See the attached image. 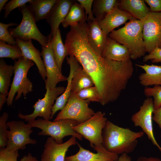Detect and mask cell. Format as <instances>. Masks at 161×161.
I'll list each match as a JSON object with an SVG mask.
<instances>
[{"instance_id":"obj_10","label":"cell","mask_w":161,"mask_h":161,"mask_svg":"<svg viewBox=\"0 0 161 161\" xmlns=\"http://www.w3.org/2000/svg\"><path fill=\"white\" fill-rule=\"evenodd\" d=\"M7 124L10 129L8 131V142L6 147L8 150H24L27 144H36V140L30 137L33 131L28 124L21 120H12L7 122Z\"/></svg>"},{"instance_id":"obj_32","label":"cell","mask_w":161,"mask_h":161,"mask_svg":"<svg viewBox=\"0 0 161 161\" xmlns=\"http://www.w3.org/2000/svg\"><path fill=\"white\" fill-rule=\"evenodd\" d=\"M76 94L83 100H88L90 101L99 103L100 101V95L97 89L95 86L85 89Z\"/></svg>"},{"instance_id":"obj_6","label":"cell","mask_w":161,"mask_h":161,"mask_svg":"<svg viewBox=\"0 0 161 161\" xmlns=\"http://www.w3.org/2000/svg\"><path fill=\"white\" fill-rule=\"evenodd\" d=\"M18 9L22 14V20L16 27L8 29L10 34L15 38L24 41L34 39L42 46L47 45L49 37L44 35L39 31L29 6L26 4Z\"/></svg>"},{"instance_id":"obj_9","label":"cell","mask_w":161,"mask_h":161,"mask_svg":"<svg viewBox=\"0 0 161 161\" xmlns=\"http://www.w3.org/2000/svg\"><path fill=\"white\" fill-rule=\"evenodd\" d=\"M90 101L83 100L76 94H71L63 109L57 115L53 121L63 119H70L82 123L91 117L95 113L89 106Z\"/></svg>"},{"instance_id":"obj_17","label":"cell","mask_w":161,"mask_h":161,"mask_svg":"<svg viewBox=\"0 0 161 161\" xmlns=\"http://www.w3.org/2000/svg\"><path fill=\"white\" fill-rule=\"evenodd\" d=\"M86 32L90 46L96 53L101 55L107 43L108 36L100 28L96 19L88 22Z\"/></svg>"},{"instance_id":"obj_21","label":"cell","mask_w":161,"mask_h":161,"mask_svg":"<svg viewBox=\"0 0 161 161\" xmlns=\"http://www.w3.org/2000/svg\"><path fill=\"white\" fill-rule=\"evenodd\" d=\"M101 56L108 59L118 62H124L130 59V52L127 47L109 36Z\"/></svg>"},{"instance_id":"obj_37","label":"cell","mask_w":161,"mask_h":161,"mask_svg":"<svg viewBox=\"0 0 161 161\" xmlns=\"http://www.w3.org/2000/svg\"><path fill=\"white\" fill-rule=\"evenodd\" d=\"M76 1L84 8L88 22L95 19L93 16L92 8L93 0H77Z\"/></svg>"},{"instance_id":"obj_42","label":"cell","mask_w":161,"mask_h":161,"mask_svg":"<svg viewBox=\"0 0 161 161\" xmlns=\"http://www.w3.org/2000/svg\"><path fill=\"white\" fill-rule=\"evenodd\" d=\"M20 161H40L36 157L33 156L30 153L27 155L24 156L20 160Z\"/></svg>"},{"instance_id":"obj_7","label":"cell","mask_w":161,"mask_h":161,"mask_svg":"<svg viewBox=\"0 0 161 161\" xmlns=\"http://www.w3.org/2000/svg\"><path fill=\"white\" fill-rule=\"evenodd\" d=\"M105 113L95 112L90 118L73 127V129L89 142L94 150L103 145L102 132L107 120Z\"/></svg>"},{"instance_id":"obj_16","label":"cell","mask_w":161,"mask_h":161,"mask_svg":"<svg viewBox=\"0 0 161 161\" xmlns=\"http://www.w3.org/2000/svg\"><path fill=\"white\" fill-rule=\"evenodd\" d=\"M75 0H58L46 20L51 28L49 35L51 37L55 35L60 24L67 16Z\"/></svg>"},{"instance_id":"obj_12","label":"cell","mask_w":161,"mask_h":161,"mask_svg":"<svg viewBox=\"0 0 161 161\" xmlns=\"http://www.w3.org/2000/svg\"><path fill=\"white\" fill-rule=\"evenodd\" d=\"M154 109L153 99L147 97L140 106L139 111L132 116L131 120L135 126L141 128L148 139L161 152V147L157 141L153 132L152 115Z\"/></svg>"},{"instance_id":"obj_34","label":"cell","mask_w":161,"mask_h":161,"mask_svg":"<svg viewBox=\"0 0 161 161\" xmlns=\"http://www.w3.org/2000/svg\"><path fill=\"white\" fill-rule=\"evenodd\" d=\"M15 23L10 22L7 24L0 22V40L13 45H17L15 39L10 33L8 28L10 26H18Z\"/></svg>"},{"instance_id":"obj_22","label":"cell","mask_w":161,"mask_h":161,"mask_svg":"<svg viewBox=\"0 0 161 161\" xmlns=\"http://www.w3.org/2000/svg\"><path fill=\"white\" fill-rule=\"evenodd\" d=\"M118 7L142 22L151 12L143 0H120Z\"/></svg>"},{"instance_id":"obj_15","label":"cell","mask_w":161,"mask_h":161,"mask_svg":"<svg viewBox=\"0 0 161 161\" xmlns=\"http://www.w3.org/2000/svg\"><path fill=\"white\" fill-rule=\"evenodd\" d=\"M78 151L75 154L66 157L65 161H114L117 160L118 155L107 151L103 145L95 148L96 153L83 148L79 144Z\"/></svg>"},{"instance_id":"obj_1","label":"cell","mask_w":161,"mask_h":161,"mask_svg":"<svg viewBox=\"0 0 161 161\" xmlns=\"http://www.w3.org/2000/svg\"><path fill=\"white\" fill-rule=\"evenodd\" d=\"M87 23L70 26L65 45L69 55L74 56L92 79L104 106L116 100L126 87L134 70L131 59L124 62L110 60L96 53L87 38Z\"/></svg>"},{"instance_id":"obj_4","label":"cell","mask_w":161,"mask_h":161,"mask_svg":"<svg viewBox=\"0 0 161 161\" xmlns=\"http://www.w3.org/2000/svg\"><path fill=\"white\" fill-rule=\"evenodd\" d=\"M79 123L76 121L70 119L51 121L42 119L35 120L27 123L32 127L41 130L38 133V135L49 136L59 144L63 143V138L68 136L75 137L80 140H82L83 137L73 128Z\"/></svg>"},{"instance_id":"obj_46","label":"cell","mask_w":161,"mask_h":161,"mask_svg":"<svg viewBox=\"0 0 161 161\" xmlns=\"http://www.w3.org/2000/svg\"><path fill=\"white\" fill-rule=\"evenodd\" d=\"M117 160H114V161H117Z\"/></svg>"},{"instance_id":"obj_5","label":"cell","mask_w":161,"mask_h":161,"mask_svg":"<svg viewBox=\"0 0 161 161\" xmlns=\"http://www.w3.org/2000/svg\"><path fill=\"white\" fill-rule=\"evenodd\" d=\"M34 65L31 60L23 57L15 61L14 76L7 97V104L12 106L15 94V100L20 99L22 95L25 97L27 94L33 90L32 83L27 77L28 72Z\"/></svg>"},{"instance_id":"obj_43","label":"cell","mask_w":161,"mask_h":161,"mask_svg":"<svg viewBox=\"0 0 161 161\" xmlns=\"http://www.w3.org/2000/svg\"><path fill=\"white\" fill-rule=\"evenodd\" d=\"M117 161H132L131 157L126 153H123L119 156Z\"/></svg>"},{"instance_id":"obj_14","label":"cell","mask_w":161,"mask_h":161,"mask_svg":"<svg viewBox=\"0 0 161 161\" xmlns=\"http://www.w3.org/2000/svg\"><path fill=\"white\" fill-rule=\"evenodd\" d=\"M76 138L72 136L66 142L59 144L52 137H49L44 144L41 161H65L68 148L77 144Z\"/></svg>"},{"instance_id":"obj_29","label":"cell","mask_w":161,"mask_h":161,"mask_svg":"<svg viewBox=\"0 0 161 161\" xmlns=\"http://www.w3.org/2000/svg\"><path fill=\"white\" fill-rule=\"evenodd\" d=\"M14 67L8 65L2 58L0 60V93L8 96L11 86V78L14 73Z\"/></svg>"},{"instance_id":"obj_24","label":"cell","mask_w":161,"mask_h":161,"mask_svg":"<svg viewBox=\"0 0 161 161\" xmlns=\"http://www.w3.org/2000/svg\"><path fill=\"white\" fill-rule=\"evenodd\" d=\"M58 0H31L29 2L35 22L46 19Z\"/></svg>"},{"instance_id":"obj_25","label":"cell","mask_w":161,"mask_h":161,"mask_svg":"<svg viewBox=\"0 0 161 161\" xmlns=\"http://www.w3.org/2000/svg\"><path fill=\"white\" fill-rule=\"evenodd\" d=\"M48 36L49 42L52 50L55 61L60 71L62 72L63 63L65 58L69 55L67 48L62 42L59 28L54 37H51L49 34Z\"/></svg>"},{"instance_id":"obj_19","label":"cell","mask_w":161,"mask_h":161,"mask_svg":"<svg viewBox=\"0 0 161 161\" xmlns=\"http://www.w3.org/2000/svg\"><path fill=\"white\" fill-rule=\"evenodd\" d=\"M67 64L70 67V72L67 78V84L64 93L59 96L56 100L52 109L51 119L58 111L62 110L66 105L71 94L72 81L74 73L80 66V64L76 58L70 55L66 58Z\"/></svg>"},{"instance_id":"obj_45","label":"cell","mask_w":161,"mask_h":161,"mask_svg":"<svg viewBox=\"0 0 161 161\" xmlns=\"http://www.w3.org/2000/svg\"><path fill=\"white\" fill-rule=\"evenodd\" d=\"M8 1V0H0V13L3 9L4 7L6 5V3Z\"/></svg>"},{"instance_id":"obj_28","label":"cell","mask_w":161,"mask_h":161,"mask_svg":"<svg viewBox=\"0 0 161 161\" xmlns=\"http://www.w3.org/2000/svg\"><path fill=\"white\" fill-rule=\"evenodd\" d=\"M120 0H94L92 10L97 21L103 19L109 13L118 7Z\"/></svg>"},{"instance_id":"obj_11","label":"cell","mask_w":161,"mask_h":161,"mask_svg":"<svg viewBox=\"0 0 161 161\" xmlns=\"http://www.w3.org/2000/svg\"><path fill=\"white\" fill-rule=\"evenodd\" d=\"M142 22L146 52L149 53L156 47L161 48V12H150Z\"/></svg>"},{"instance_id":"obj_18","label":"cell","mask_w":161,"mask_h":161,"mask_svg":"<svg viewBox=\"0 0 161 161\" xmlns=\"http://www.w3.org/2000/svg\"><path fill=\"white\" fill-rule=\"evenodd\" d=\"M135 18L126 12L118 8L108 13L103 19L97 21L99 26L108 35L114 29Z\"/></svg>"},{"instance_id":"obj_8","label":"cell","mask_w":161,"mask_h":161,"mask_svg":"<svg viewBox=\"0 0 161 161\" xmlns=\"http://www.w3.org/2000/svg\"><path fill=\"white\" fill-rule=\"evenodd\" d=\"M44 81L46 92L44 97L39 99L34 105V110L32 113L24 115L20 112L18 114L19 118L28 122L35 120L38 117H43V119L47 120L51 119L52 109L54 101L64 93L66 88L64 86H59L51 89L46 79Z\"/></svg>"},{"instance_id":"obj_33","label":"cell","mask_w":161,"mask_h":161,"mask_svg":"<svg viewBox=\"0 0 161 161\" xmlns=\"http://www.w3.org/2000/svg\"><path fill=\"white\" fill-rule=\"evenodd\" d=\"M145 95L147 97H153L154 109L161 106V86L155 85L152 88L146 87L144 90Z\"/></svg>"},{"instance_id":"obj_30","label":"cell","mask_w":161,"mask_h":161,"mask_svg":"<svg viewBox=\"0 0 161 161\" xmlns=\"http://www.w3.org/2000/svg\"><path fill=\"white\" fill-rule=\"evenodd\" d=\"M0 41V58H10L15 61L23 57L22 52L17 44L13 45Z\"/></svg>"},{"instance_id":"obj_20","label":"cell","mask_w":161,"mask_h":161,"mask_svg":"<svg viewBox=\"0 0 161 161\" xmlns=\"http://www.w3.org/2000/svg\"><path fill=\"white\" fill-rule=\"evenodd\" d=\"M17 44L21 49L23 57L30 59L36 64L38 72L42 79L45 80L47 73L41 53L33 45L32 40L24 41L15 38Z\"/></svg>"},{"instance_id":"obj_2","label":"cell","mask_w":161,"mask_h":161,"mask_svg":"<svg viewBox=\"0 0 161 161\" xmlns=\"http://www.w3.org/2000/svg\"><path fill=\"white\" fill-rule=\"evenodd\" d=\"M144 135L143 131L135 132L119 127L107 120L102 132L103 145L108 151L117 154L133 152L138 139Z\"/></svg>"},{"instance_id":"obj_3","label":"cell","mask_w":161,"mask_h":161,"mask_svg":"<svg viewBox=\"0 0 161 161\" xmlns=\"http://www.w3.org/2000/svg\"><path fill=\"white\" fill-rule=\"evenodd\" d=\"M109 37L126 46L130 53V59H136L144 56L146 52L143 35V23L134 18L117 30H113Z\"/></svg>"},{"instance_id":"obj_39","label":"cell","mask_w":161,"mask_h":161,"mask_svg":"<svg viewBox=\"0 0 161 161\" xmlns=\"http://www.w3.org/2000/svg\"><path fill=\"white\" fill-rule=\"evenodd\" d=\"M150 7L151 12H161V0H144Z\"/></svg>"},{"instance_id":"obj_44","label":"cell","mask_w":161,"mask_h":161,"mask_svg":"<svg viewBox=\"0 0 161 161\" xmlns=\"http://www.w3.org/2000/svg\"><path fill=\"white\" fill-rule=\"evenodd\" d=\"M7 96L5 95L0 94V111L1 110L3 105L7 101Z\"/></svg>"},{"instance_id":"obj_26","label":"cell","mask_w":161,"mask_h":161,"mask_svg":"<svg viewBox=\"0 0 161 161\" xmlns=\"http://www.w3.org/2000/svg\"><path fill=\"white\" fill-rule=\"evenodd\" d=\"M94 86L91 77L82 66H80L75 71L73 76L71 93L76 94L83 89Z\"/></svg>"},{"instance_id":"obj_31","label":"cell","mask_w":161,"mask_h":161,"mask_svg":"<svg viewBox=\"0 0 161 161\" xmlns=\"http://www.w3.org/2000/svg\"><path fill=\"white\" fill-rule=\"evenodd\" d=\"M8 114L4 112L0 117V148H5L8 142V127L7 124Z\"/></svg>"},{"instance_id":"obj_36","label":"cell","mask_w":161,"mask_h":161,"mask_svg":"<svg viewBox=\"0 0 161 161\" xmlns=\"http://www.w3.org/2000/svg\"><path fill=\"white\" fill-rule=\"evenodd\" d=\"M19 156L18 151H9L6 147L0 148V161H17Z\"/></svg>"},{"instance_id":"obj_41","label":"cell","mask_w":161,"mask_h":161,"mask_svg":"<svg viewBox=\"0 0 161 161\" xmlns=\"http://www.w3.org/2000/svg\"><path fill=\"white\" fill-rule=\"evenodd\" d=\"M137 161H161V160L157 157H147L143 156L139 157Z\"/></svg>"},{"instance_id":"obj_38","label":"cell","mask_w":161,"mask_h":161,"mask_svg":"<svg viewBox=\"0 0 161 161\" xmlns=\"http://www.w3.org/2000/svg\"><path fill=\"white\" fill-rule=\"evenodd\" d=\"M150 60L152 63L161 62V48L156 47L151 53L145 55L143 58L144 62Z\"/></svg>"},{"instance_id":"obj_27","label":"cell","mask_w":161,"mask_h":161,"mask_svg":"<svg viewBox=\"0 0 161 161\" xmlns=\"http://www.w3.org/2000/svg\"><path fill=\"white\" fill-rule=\"evenodd\" d=\"M87 17L84 8L75 1L64 20L61 23L63 27L66 28L80 23L86 22Z\"/></svg>"},{"instance_id":"obj_35","label":"cell","mask_w":161,"mask_h":161,"mask_svg":"<svg viewBox=\"0 0 161 161\" xmlns=\"http://www.w3.org/2000/svg\"><path fill=\"white\" fill-rule=\"evenodd\" d=\"M31 0H11L5 5L3 9L4 10V18H6L10 12L14 9L21 7Z\"/></svg>"},{"instance_id":"obj_23","label":"cell","mask_w":161,"mask_h":161,"mask_svg":"<svg viewBox=\"0 0 161 161\" xmlns=\"http://www.w3.org/2000/svg\"><path fill=\"white\" fill-rule=\"evenodd\" d=\"M135 65L145 71L139 77L141 85L146 87L153 85L161 86V66L137 64Z\"/></svg>"},{"instance_id":"obj_40","label":"cell","mask_w":161,"mask_h":161,"mask_svg":"<svg viewBox=\"0 0 161 161\" xmlns=\"http://www.w3.org/2000/svg\"><path fill=\"white\" fill-rule=\"evenodd\" d=\"M152 117V120L155 121L161 129V106L157 109H154Z\"/></svg>"},{"instance_id":"obj_13","label":"cell","mask_w":161,"mask_h":161,"mask_svg":"<svg viewBox=\"0 0 161 161\" xmlns=\"http://www.w3.org/2000/svg\"><path fill=\"white\" fill-rule=\"evenodd\" d=\"M41 48V55L47 73L46 80L49 88L53 89L58 83L67 80V78L60 71L49 42L47 45L42 46Z\"/></svg>"}]
</instances>
